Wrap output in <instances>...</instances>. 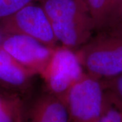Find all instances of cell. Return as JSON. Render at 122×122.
I'll return each instance as SVG.
<instances>
[{
	"label": "cell",
	"mask_w": 122,
	"mask_h": 122,
	"mask_svg": "<svg viewBox=\"0 0 122 122\" xmlns=\"http://www.w3.org/2000/svg\"><path fill=\"white\" fill-rule=\"evenodd\" d=\"M105 87L122 100V74L112 78L102 79Z\"/></svg>",
	"instance_id": "14"
},
{
	"label": "cell",
	"mask_w": 122,
	"mask_h": 122,
	"mask_svg": "<svg viewBox=\"0 0 122 122\" xmlns=\"http://www.w3.org/2000/svg\"><path fill=\"white\" fill-rule=\"evenodd\" d=\"M25 109L20 96L0 92V122H24Z\"/></svg>",
	"instance_id": "10"
},
{
	"label": "cell",
	"mask_w": 122,
	"mask_h": 122,
	"mask_svg": "<svg viewBox=\"0 0 122 122\" xmlns=\"http://www.w3.org/2000/svg\"><path fill=\"white\" fill-rule=\"evenodd\" d=\"M105 92L102 79L86 72L61 99L71 122H96L103 106Z\"/></svg>",
	"instance_id": "3"
},
{
	"label": "cell",
	"mask_w": 122,
	"mask_h": 122,
	"mask_svg": "<svg viewBox=\"0 0 122 122\" xmlns=\"http://www.w3.org/2000/svg\"><path fill=\"white\" fill-rule=\"evenodd\" d=\"M24 122H71V119L64 102L48 92L26 107Z\"/></svg>",
	"instance_id": "7"
},
{
	"label": "cell",
	"mask_w": 122,
	"mask_h": 122,
	"mask_svg": "<svg viewBox=\"0 0 122 122\" xmlns=\"http://www.w3.org/2000/svg\"><path fill=\"white\" fill-rule=\"evenodd\" d=\"M85 71L101 79L122 74V38L98 33L75 50Z\"/></svg>",
	"instance_id": "2"
},
{
	"label": "cell",
	"mask_w": 122,
	"mask_h": 122,
	"mask_svg": "<svg viewBox=\"0 0 122 122\" xmlns=\"http://www.w3.org/2000/svg\"><path fill=\"white\" fill-rule=\"evenodd\" d=\"M0 33H1V31H0ZM1 34H2V33H1ZM2 37H1V38L0 37V43H1V39H2Z\"/></svg>",
	"instance_id": "15"
},
{
	"label": "cell",
	"mask_w": 122,
	"mask_h": 122,
	"mask_svg": "<svg viewBox=\"0 0 122 122\" xmlns=\"http://www.w3.org/2000/svg\"><path fill=\"white\" fill-rule=\"evenodd\" d=\"M0 47L35 75L42 73L54 49L29 36L17 33L4 35Z\"/></svg>",
	"instance_id": "6"
},
{
	"label": "cell",
	"mask_w": 122,
	"mask_h": 122,
	"mask_svg": "<svg viewBox=\"0 0 122 122\" xmlns=\"http://www.w3.org/2000/svg\"><path fill=\"white\" fill-rule=\"evenodd\" d=\"M100 33H106L122 38V2L108 25Z\"/></svg>",
	"instance_id": "13"
},
{
	"label": "cell",
	"mask_w": 122,
	"mask_h": 122,
	"mask_svg": "<svg viewBox=\"0 0 122 122\" xmlns=\"http://www.w3.org/2000/svg\"><path fill=\"white\" fill-rule=\"evenodd\" d=\"M0 31L5 34H22L37 39L52 48L58 43L43 8L34 3L29 4L0 22Z\"/></svg>",
	"instance_id": "5"
},
{
	"label": "cell",
	"mask_w": 122,
	"mask_h": 122,
	"mask_svg": "<svg viewBox=\"0 0 122 122\" xmlns=\"http://www.w3.org/2000/svg\"><path fill=\"white\" fill-rule=\"evenodd\" d=\"M95 122H122V100L106 87L103 106Z\"/></svg>",
	"instance_id": "11"
},
{
	"label": "cell",
	"mask_w": 122,
	"mask_h": 122,
	"mask_svg": "<svg viewBox=\"0 0 122 122\" xmlns=\"http://www.w3.org/2000/svg\"><path fill=\"white\" fill-rule=\"evenodd\" d=\"M37 0H0V22Z\"/></svg>",
	"instance_id": "12"
},
{
	"label": "cell",
	"mask_w": 122,
	"mask_h": 122,
	"mask_svg": "<svg viewBox=\"0 0 122 122\" xmlns=\"http://www.w3.org/2000/svg\"><path fill=\"white\" fill-rule=\"evenodd\" d=\"M94 20L96 31L102 32L113 18L122 0H84Z\"/></svg>",
	"instance_id": "9"
},
{
	"label": "cell",
	"mask_w": 122,
	"mask_h": 122,
	"mask_svg": "<svg viewBox=\"0 0 122 122\" xmlns=\"http://www.w3.org/2000/svg\"><path fill=\"white\" fill-rule=\"evenodd\" d=\"M85 73L75 51L58 46L54 49L50 60L40 75L44 79L48 92L61 100L70 87Z\"/></svg>",
	"instance_id": "4"
},
{
	"label": "cell",
	"mask_w": 122,
	"mask_h": 122,
	"mask_svg": "<svg viewBox=\"0 0 122 122\" xmlns=\"http://www.w3.org/2000/svg\"><path fill=\"white\" fill-rule=\"evenodd\" d=\"M34 75L0 47V81L11 87L23 88Z\"/></svg>",
	"instance_id": "8"
},
{
	"label": "cell",
	"mask_w": 122,
	"mask_h": 122,
	"mask_svg": "<svg viewBox=\"0 0 122 122\" xmlns=\"http://www.w3.org/2000/svg\"><path fill=\"white\" fill-rule=\"evenodd\" d=\"M61 46L77 50L96 31L84 0H38Z\"/></svg>",
	"instance_id": "1"
}]
</instances>
